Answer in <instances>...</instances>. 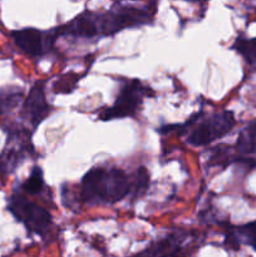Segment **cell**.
I'll use <instances>...</instances> for the list:
<instances>
[{
	"instance_id": "6da1fadb",
	"label": "cell",
	"mask_w": 256,
	"mask_h": 257,
	"mask_svg": "<svg viewBox=\"0 0 256 257\" xmlns=\"http://www.w3.org/2000/svg\"><path fill=\"white\" fill-rule=\"evenodd\" d=\"M132 175L117 167H93L81 182V197L90 206L114 205L131 196Z\"/></svg>"
},
{
	"instance_id": "7a4b0ae2",
	"label": "cell",
	"mask_w": 256,
	"mask_h": 257,
	"mask_svg": "<svg viewBox=\"0 0 256 257\" xmlns=\"http://www.w3.org/2000/svg\"><path fill=\"white\" fill-rule=\"evenodd\" d=\"M235 116L231 111H220L205 116L204 112L193 114L182 124L165 126L161 133L178 131L186 135V142L192 147H205L226 136L235 127Z\"/></svg>"
},
{
	"instance_id": "3957f363",
	"label": "cell",
	"mask_w": 256,
	"mask_h": 257,
	"mask_svg": "<svg viewBox=\"0 0 256 257\" xmlns=\"http://www.w3.org/2000/svg\"><path fill=\"white\" fill-rule=\"evenodd\" d=\"M156 0H122L101 13L102 37H112L128 28L151 24L156 14Z\"/></svg>"
},
{
	"instance_id": "277c9868",
	"label": "cell",
	"mask_w": 256,
	"mask_h": 257,
	"mask_svg": "<svg viewBox=\"0 0 256 257\" xmlns=\"http://www.w3.org/2000/svg\"><path fill=\"white\" fill-rule=\"evenodd\" d=\"M154 91L149 85L143 84L138 79H128L121 87L113 104L99 113L101 120L122 119L127 117H136L146 98H153Z\"/></svg>"
},
{
	"instance_id": "5b68a950",
	"label": "cell",
	"mask_w": 256,
	"mask_h": 257,
	"mask_svg": "<svg viewBox=\"0 0 256 257\" xmlns=\"http://www.w3.org/2000/svg\"><path fill=\"white\" fill-rule=\"evenodd\" d=\"M8 211L19 222L23 223L30 234L45 238L53 227L49 211L29 201L21 195H13L8 202Z\"/></svg>"
},
{
	"instance_id": "8992f818",
	"label": "cell",
	"mask_w": 256,
	"mask_h": 257,
	"mask_svg": "<svg viewBox=\"0 0 256 257\" xmlns=\"http://www.w3.org/2000/svg\"><path fill=\"white\" fill-rule=\"evenodd\" d=\"M10 37L15 45L24 54L32 58H39L48 54L53 49L58 34L56 29L48 33L35 28H24V29L13 30Z\"/></svg>"
},
{
	"instance_id": "52a82bcc",
	"label": "cell",
	"mask_w": 256,
	"mask_h": 257,
	"mask_svg": "<svg viewBox=\"0 0 256 257\" xmlns=\"http://www.w3.org/2000/svg\"><path fill=\"white\" fill-rule=\"evenodd\" d=\"M52 109V105L48 103L45 97L44 83L37 82L24 100L21 118L29 123L33 129H35L44 119H47Z\"/></svg>"
},
{
	"instance_id": "ba28073f",
	"label": "cell",
	"mask_w": 256,
	"mask_h": 257,
	"mask_svg": "<svg viewBox=\"0 0 256 257\" xmlns=\"http://www.w3.org/2000/svg\"><path fill=\"white\" fill-rule=\"evenodd\" d=\"M57 34L68 35L73 38H97L102 37L101 13L85 10L74 19L56 29Z\"/></svg>"
},
{
	"instance_id": "9c48e42d",
	"label": "cell",
	"mask_w": 256,
	"mask_h": 257,
	"mask_svg": "<svg viewBox=\"0 0 256 257\" xmlns=\"http://www.w3.org/2000/svg\"><path fill=\"white\" fill-rule=\"evenodd\" d=\"M189 237V232L178 230L173 234L167 235L161 240L152 243L149 249L141 252V255H151V256H177V255H186L184 251V243Z\"/></svg>"
},
{
	"instance_id": "30bf717a",
	"label": "cell",
	"mask_w": 256,
	"mask_h": 257,
	"mask_svg": "<svg viewBox=\"0 0 256 257\" xmlns=\"http://www.w3.org/2000/svg\"><path fill=\"white\" fill-rule=\"evenodd\" d=\"M241 245L250 246L256 251V221L227 228L225 237V246L227 249L239 250Z\"/></svg>"
},
{
	"instance_id": "8fae6325",
	"label": "cell",
	"mask_w": 256,
	"mask_h": 257,
	"mask_svg": "<svg viewBox=\"0 0 256 257\" xmlns=\"http://www.w3.org/2000/svg\"><path fill=\"white\" fill-rule=\"evenodd\" d=\"M235 149L240 157L256 158V120L249 123L240 132Z\"/></svg>"
},
{
	"instance_id": "7c38bea8",
	"label": "cell",
	"mask_w": 256,
	"mask_h": 257,
	"mask_svg": "<svg viewBox=\"0 0 256 257\" xmlns=\"http://www.w3.org/2000/svg\"><path fill=\"white\" fill-rule=\"evenodd\" d=\"M28 149V143L19 146V148H8L0 155V173H10L24 161Z\"/></svg>"
},
{
	"instance_id": "4fadbf2b",
	"label": "cell",
	"mask_w": 256,
	"mask_h": 257,
	"mask_svg": "<svg viewBox=\"0 0 256 257\" xmlns=\"http://www.w3.org/2000/svg\"><path fill=\"white\" fill-rule=\"evenodd\" d=\"M21 190H23L26 195H30V196L39 195V193H42L45 190V182H44L43 171H42L41 167H33L29 177L21 184Z\"/></svg>"
},
{
	"instance_id": "5bb4252c",
	"label": "cell",
	"mask_w": 256,
	"mask_h": 257,
	"mask_svg": "<svg viewBox=\"0 0 256 257\" xmlns=\"http://www.w3.org/2000/svg\"><path fill=\"white\" fill-rule=\"evenodd\" d=\"M231 49L239 53L250 65L256 64V38L246 39L239 37L234 41Z\"/></svg>"
},
{
	"instance_id": "9a60e30c",
	"label": "cell",
	"mask_w": 256,
	"mask_h": 257,
	"mask_svg": "<svg viewBox=\"0 0 256 257\" xmlns=\"http://www.w3.org/2000/svg\"><path fill=\"white\" fill-rule=\"evenodd\" d=\"M149 184V175L145 167H140L132 175V191L131 196L133 198H140L145 195Z\"/></svg>"
},
{
	"instance_id": "2e32d148",
	"label": "cell",
	"mask_w": 256,
	"mask_h": 257,
	"mask_svg": "<svg viewBox=\"0 0 256 257\" xmlns=\"http://www.w3.org/2000/svg\"><path fill=\"white\" fill-rule=\"evenodd\" d=\"M81 78L82 77H79L78 74L76 73L65 74V76L61 77V78H59V82H57L56 84H54L53 91L56 92V93H70V92L76 88L77 82H78Z\"/></svg>"
},
{
	"instance_id": "e0dca14e",
	"label": "cell",
	"mask_w": 256,
	"mask_h": 257,
	"mask_svg": "<svg viewBox=\"0 0 256 257\" xmlns=\"http://www.w3.org/2000/svg\"><path fill=\"white\" fill-rule=\"evenodd\" d=\"M19 100V96H3L0 94V116L13 108L15 102Z\"/></svg>"
},
{
	"instance_id": "ac0fdd59",
	"label": "cell",
	"mask_w": 256,
	"mask_h": 257,
	"mask_svg": "<svg viewBox=\"0 0 256 257\" xmlns=\"http://www.w3.org/2000/svg\"><path fill=\"white\" fill-rule=\"evenodd\" d=\"M186 1H191V3H198L200 0H186Z\"/></svg>"
}]
</instances>
